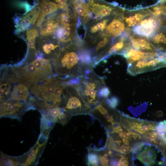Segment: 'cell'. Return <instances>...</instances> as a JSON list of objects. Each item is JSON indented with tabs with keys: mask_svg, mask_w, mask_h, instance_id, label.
<instances>
[{
	"mask_svg": "<svg viewBox=\"0 0 166 166\" xmlns=\"http://www.w3.org/2000/svg\"><path fill=\"white\" fill-rule=\"evenodd\" d=\"M60 106L71 118L78 115L89 114L93 107L86 103L74 86L66 85Z\"/></svg>",
	"mask_w": 166,
	"mask_h": 166,
	"instance_id": "obj_3",
	"label": "cell"
},
{
	"mask_svg": "<svg viewBox=\"0 0 166 166\" xmlns=\"http://www.w3.org/2000/svg\"><path fill=\"white\" fill-rule=\"evenodd\" d=\"M26 105L21 101L11 100L1 101L0 117L20 120L25 111Z\"/></svg>",
	"mask_w": 166,
	"mask_h": 166,
	"instance_id": "obj_8",
	"label": "cell"
},
{
	"mask_svg": "<svg viewBox=\"0 0 166 166\" xmlns=\"http://www.w3.org/2000/svg\"><path fill=\"white\" fill-rule=\"evenodd\" d=\"M125 133V132H123V131H121L118 133V136L121 138L122 139L123 138H124Z\"/></svg>",
	"mask_w": 166,
	"mask_h": 166,
	"instance_id": "obj_43",
	"label": "cell"
},
{
	"mask_svg": "<svg viewBox=\"0 0 166 166\" xmlns=\"http://www.w3.org/2000/svg\"><path fill=\"white\" fill-rule=\"evenodd\" d=\"M146 8L151 14L162 21L166 18V6L162 3L157 2Z\"/></svg>",
	"mask_w": 166,
	"mask_h": 166,
	"instance_id": "obj_25",
	"label": "cell"
},
{
	"mask_svg": "<svg viewBox=\"0 0 166 166\" xmlns=\"http://www.w3.org/2000/svg\"><path fill=\"white\" fill-rule=\"evenodd\" d=\"M0 166H17L20 164L18 159L0 153Z\"/></svg>",
	"mask_w": 166,
	"mask_h": 166,
	"instance_id": "obj_29",
	"label": "cell"
},
{
	"mask_svg": "<svg viewBox=\"0 0 166 166\" xmlns=\"http://www.w3.org/2000/svg\"><path fill=\"white\" fill-rule=\"evenodd\" d=\"M105 85L104 78L97 75L92 70L82 75L79 83L74 86L85 102L93 107L102 100L98 97L97 93Z\"/></svg>",
	"mask_w": 166,
	"mask_h": 166,
	"instance_id": "obj_2",
	"label": "cell"
},
{
	"mask_svg": "<svg viewBox=\"0 0 166 166\" xmlns=\"http://www.w3.org/2000/svg\"><path fill=\"white\" fill-rule=\"evenodd\" d=\"M125 24L122 16L114 19L106 28L107 36L114 37L120 36L124 31Z\"/></svg>",
	"mask_w": 166,
	"mask_h": 166,
	"instance_id": "obj_18",
	"label": "cell"
},
{
	"mask_svg": "<svg viewBox=\"0 0 166 166\" xmlns=\"http://www.w3.org/2000/svg\"><path fill=\"white\" fill-rule=\"evenodd\" d=\"M166 67V64L156 57L152 59L144 58L127 65V71L131 75L135 76L139 74Z\"/></svg>",
	"mask_w": 166,
	"mask_h": 166,
	"instance_id": "obj_7",
	"label": "cell"
},
{
	"mask_svg": "<svg viewBox=\"0 0 166 166\" xmlns=\"http://www.w3.org/2000/svg\"><path fill=\"white\" fill-rule=\"evenodd\" d=\"M122 142L126 145H128L129 144V141L128 139L123 138L122 139Z\"/></svg>",
	"mask_w": 166,
	"mask_h": 166,
	"instance_id": "obj_42",
	"label": "cell"
},
{
	"mask_svg": "<svg viewBox=\"0 0 166 166\" xmlns=\"http://www.w3.org/2000/svg\"><path fill=\"white\" fill-rule=\"evenodd\" d=\"M150 14L146 8L128 11L122 16L127 28H128L138 25L142 20Z\"/></svg>",
	"mask_w": 166,
	"mask_h": 166,
	"instance_id": "obj_11",
	"label": "cell"
},
{
	"mask_svg": "<svg viewBox=\"0 0 166 166\" xmlns=\"http://www.w3.org/2000/svg\"><path fill=\"white\" fill-rule=\"evenodd\" d=\"M44 147L37 143L30 151L20 158V164L28 166L35 163L41 155V150H43Z\"/></svg>",
	"mask_w": 166,
	"mask_h": 166,
	"instance_id": "obj_17",
	"label": "cell"
},
{
	"mask_svg": "<svg viewBox=\"0 0 166 166\" xmlns=\"http://www.w3.org/2000/svg\"><path fill=\"white\" fill-rule=\"evenodd\" d=\"M156 158L157 155L155 150L153 148L148 147L144 148L136 156V158L145 166L154 165Z\"/></svg>",
	"mask_w": 166,
	"mask_h": 166,
	"instance_id": "obj_19",
	"label": "cell"
},
{
	"mask_svg": "<svg viewBox=\"0 0 166 166\" xmlns=\"http://www.w3.org/2000/svg\"><path fill=\"white\" fill-rule=\"evenodd\" d=\"M132 135L131 133L129 132H125L124 138L128 139L131 140V139Z\"/></svg>",
	"mask_w": 166,
	"mask_h": 166,
	"instance_id": "obj_41",
	"label": "cell"
},
{
	"mask_svg": "<svg viewBox=\"0 0 166 166\" xmlns=\"http://www.w3.org/2000/svg\"><path fill=\"white\" fill-rule=\"evenodd\" d=\"M54 70L58 74L70 78L84 74L88 68L80 60L75 47L69 45L60 51L53 63Z\"/></svg>",
	"mask_w": 166,
	"mask_h": 166,
	"instance_id": "obj_1",
	"label": "cell"
},
{
	"mask_svg": "<svg viewBox=\"0 0 166 166\" xmlns=\"http://www.w3.org/2000/svg\"><path fill=\"white\" fill-rule=\"evenodd\" d=\"M132 148L129 146L120 145L117 148V152L121 154L126 155L132 151Z\"/></svg>",
	"mask_w": 166,
	"mask_h": 166,
	"instance_id": "obj_35",
	"label": "cell"
},
{
	"mask_svg": "<svg viewBox=\"0 0 166 166\" xmlns=\"http://www.w3.org/2000/svg\"><path fill=\"white\" fill-rule=\"evenodd\" d=\"M109 42L108 37L106 36L103 39L99 42L96 46L95 50L97 52L106 47Z\"/></svg>",
	"mask_w": 166,
	"mask_h": 166,
	"instance_id": "obj_34",
	"label": "cell"
},
{
	"mask_svg": "<svg viewBox=\"0 0 166 166\" xmlns=\"http://www.w3.org/2000/svg\"><path fill=\"white\" fill-rule=\"evenodd\" d=\"M158 134L156 132H149V139L151 141L153 142L157 137Z\"/></svg>",
	"mask_w": 166,
	"mask_h": 166,
	"instance_id": "obj_40",
	"label": "cell"
},
{
	"mask_svg": "<svg viewBox=\"0 0 166 166\" xmlns=\"http://www.w3.org/2000/svg\"><path fill=\"white\" fill-rule=\"evenodd\" d=\"M149 40L157 51H166V28L161 26Z\"/></svg>",
	"mask_w": 166,
	"mask_h": 166,
	"instance_id": "obj_20",
	"label": "cell"
},
{
	"mask_svg": "<svg viewBox=\"0 0 166 166\" xmlns=\"http://www.w3.org/2000/svg\"><path fill=\"white\" fill-rule=\"evenodd\" d=\"M75 11L78 16L83 17V22H86L89 20V15L90 12L88 4L85 0H72Z\"/></svg>",
	"mask_w": 166,
	"mask_h": 166,
	"instance_id": "obj_23",
	"label": "cell"
},
{
	"mask_svg": "<svg viewBox=\"0 0 166 166\" xmlns=\"http://www.w3.org/2000/svg\"><path fill=\"white\" fill-rule=\"evenodd\" d=\"M44 38L40 39L41 41L39 44L40 49L41 52L39 53H43L42 54V56L43 54L48 57H49L53 58V57L55 59L59 54L60 50V45L58 44H56L54 42L49 41L48 38L46 36L43 37Z\"/></svg>",
	"mask_w": 166,
	"mask_h": 166,
	"instance_id": "obj_13",
	"label": "cell"
},
{
	"mask_svg": "<svg viewBox=\"0 0 166 166\" xmlns=\"http://www.w3.org/2000/svg\"><path fill=\"white\" fill-rule=\"evenodd\" d=\"M108 21L107 19H105L93 26L90 29L91 32L92 33H95L100 30L101 31H103L106 27Z\"/></svg>",
	"mask_w": 166,
	"mask_h": 166,
	"instance_id": "obj_31",
	"label": "cell"
},
{
	"mask_svg": "<svg viewBox=\"0 0 166 166\" xmlns=\"http://www.w3.org/2000/svg\"><path fill=\"white\" fill-rule=\"evenodd\" d=\"M164 155V159L162 160V161L163 162V164L166 163V152L163 154Z\"/></svg>",
	"mask_w": 166,
	"mask_h": 166,
	"instance_id": "obj_45",
	"label": "cell"
},
{
	"mask_svg": "<svg viewBox=\"0 0 166 166\" xmlns=\"http://www.w3.org/2000/svg\"><path fill=\"white\" fill-rule=\"evenodd\" d=\"M97 153L100 162V165L108 166L109 164V158H106L104 156L101 154L97 150L95 149Z\"/></svg>",
	"mask_w": 166,
	"mask_h": 166,
	"instance_id": "obj_36",
	"label": "cell"
},
{
	"mask_svg": "<svg viewBox=\"0 0 166 166\" xmlns=\"http://www.w3.org/2000/svg\"><path fill=\"white\" fill-rule=\"evenodd\" d=\"M29 95L27 87L23 83H19L14 86L8 100L26 101Z\"/></svg>",
	"mask_w": 166,
	"mask_h": 166,
	"instance_id": "obj_21",
	"label": "cell"
},
{
	"mask_svg": "<svg viewBox=\"0 0 166 166\" xmlns=\"http://www.w3.org/2000/svg\"><path fill=\"white\" fill-rule=\"evenodd\" d=\"M156 57L161 61L166 64V51H158Z\"/></svg>",
	"mask_w": 166,
	"mask_h": 166,
	"instance_id": "obj_38",
	"label": "cell"
},
{
	"mask_svg": "<svg viewBox=\"0 0 166 166\" xmlns=\"http://www.w3.org/2000/svg\"><path fill=\"white\" fill-rule=\"evenodd\" d=\"M39 105L38 108L42 115L41 119L50 123H59L65 125L71 118L61 107L55 106L44 101Z\"/></svg>",
	"mask_w": 166,
	"mask_h": 166,
	"instance_id": "obj_4",
	"label": "cell"
},
{
	"mask_svg": "<svg viewBox=\"0 0 166 166\" xmlns=\"http://www.w3.org/2000/svg\"><path fill=\"white\" fill-rule=\"evenodd\" d=\"M88 4L91 12V18L97 20L101 19L111 14L122 13L124 9L119 6H115L111 3L101 0H89Z\"/></svg>",
	"mask_w": 166,
	"mask_h": 166,
	"instance_id": "obj_6",
	"label": "cell"
},
{
	"mask_svg": "<svg viewBox=\"0 0 166 166\" xmlns=\"http://www.w3.org/2000/svg\"><path fill=\"white\" fill-rule=\"evenodd\" d=\"M59 78H54L50 80L48 84L35 85L32 89V91L40 100L54 105V90Z\"/></svg>",
	"mask_w": 166,
	"mask_h": 166,
	"instance_id": "obj_9",
	"label": "cell"
},
{
	"mask_svg": "<svg viewBox=\"0 0 166 166\" xmlns=\"http://www.w3.org/2000/svg\"><path fill=\"white\" fill-rule=\"evenodd\" d=\"M21 71L23 79L28 82L34 83L46 78L31 62L25 66Z\"/></svg>",
	"mask_w": 166,
	"mask_h": 166,
	"instance_id": "obj_14",
	"label": "cell"
},
{
	"mask_svg": "<svg viewBox=\"0 0 166 166\" xmlns=\"http://www.w3.org/2000/svg\"><path fill=\"white\" fill-rule=\"evenodd\" d=\"M129 38L132 47L137 50L145 52L158 51L146 38L133 34L129 36Z\"/></svg>",
	"mask_w": 166,
	"mask_h": 166,
	"instance_id": "obj_12",
	"label": "cell"
},
{
	"mask_svg": "<svg viewBox=\"0 0 166 166\" xmlns=\"http://www.w3.org/2000/svg\"><path fill=\"white\" fill-rule=\"evenodd\" d=\"M87 157L88 165H100L98 154L95 149L88 148Z\"/></svg>",
	"mask_w": 166,
	"mask_h": 166,
	"instance_id": "obj_28",
	"label": "cell"
},
{
	"mask_svg": "<svg viewBox=\"0 0 166 166\" xmlns=\"http://www.w3.org/2000/svg\"><path fill=\"white\" fill-rule=\"evenodd\" d=\"M110 93L109 88L106 85L101 87L98 91L97 95L101 100L107 98Z\"/></svg>",
	"mask_w": 166,
	"mask_h": 166,
	"instance_id": "obj_33",
	"label": "cell"
},
{
	"mask_svg": "<svg viewBox=\"0 0 166 166\" xmlns=\"http://www.w3.org/2000/svg\"><path fill=\"white\" fill-rule=\"evenodd\" d=\"M144 146L142 142L137 143H135L132 148V152L134 153H136L140 151Z\"/></svg>",
	"mask_w": 166,
	"mask_h": 166,
	"instance_id": "obj_39",
	"label": "cell"
},
{
	"mask_svg": "<svg viewBox=\"0 0 166 166\" xmlns=\"http://www.w3.org/2000/svg\"><path fill=\"white\" fill-rule=\"evenodd\" d=\"M69 10H63L64 11L61 13L60 16H58L59 23L61 25L64 26L70 24L71 19L69 15Z\"/></svg>",
	"mask_w": 166,
	"mask_h": 166,
	"instance_id": "obj_30",
	"label": "cell"
},
{
	"mask_svg": "<svg viewBox=\"0 0 166 166\" xmlns=\"http://www.w3.org/2000/svg\"><path fill=\"white\" fill-rule=\"evenodd\" d=\"M57 4L60 8L63 10H69L68 1L69 0H53Z\"/></svg>",
	"mask_w": 166,
	"mask_h": 166,
	"instance_id": "obj_37",
	"label": "cell"
},
{
	"mask_svg": "<svg viewBox=\"0 0 166 166\" xmlns=\"http://www.w3.org/2000/svg\"><path fill=\"white\" fill-rule=\"evenodd\" d=\"M161 26L166 28V18L162 20Z\"/></svg>",
	"mask_w": 166,
	"mask_h": 166,
	"instance_id": "obj_44",
	"label": "cell"
},
{
	"mask_svg": "<svg viewBox=\"0 0 166 166\" xmlns=\"http://www.w3.org/2000/svg\"><path fill=\"white\" fill-rule=\"evenodd\" d=\"M38 4L40 6L41 9L36 23V26L40 27L46 16L56 11L60 7L56 3L49 0H41Z\"/></svg>",
	"mask_w": 166,
	"mask_h": 166,
	"instance_id": "obj_16",
	"label": "cell"
},
{
	"mask_svg": "<svg viewBox=\"0 0 166 166\" xmlns=\"http://www.w3.org/2000/svg\"><path fill=\"white\" fill-rule=\"evenodd\" d=\"M106 104L110 108L115 109L119 103V100L116 96H112L104 99Z\"/></svg>",
	"mask_w": 166,
	"mask_h": 166,
	"instance_id": "obj_32",
	"label": "cell"
},
{
	"mask_svg": "<svg viewBox=\"0 0 166 166\" xmlns=\"http://www.w3.org/2000/svg\"><path fill=\"white\" fill-rule=\"evenodd\" d=\"M40 9V6L38 4L31 11L21 18L18 23L17 24L16 32L19 33L34 25L37 21Z\"/></svg>",
	"mask_w": 166,
	"mask_h": 166,
	"instance_id": "obj_10",
	"label": "cell"
},
{
	"mask_svg": "<svg viewBox=\"0 0 166 166\" xmlns=\"http://www.w3.org/2000/svg\"><path fill=\"white\" fill-rule=\"evenodd\" d=\"M41 73L46 78L53 73L50 61L49 59L43 58L41 55L31 62Z\"/></svg>",
	"mask_w": 166,
	"mask_h": 166,
	"instance_id": "obj_22",
	"label": "cell"
},
{
	"mask_svg": "<svg viewBox=\"0 0 166 166\" xmlns=\"http://www.w3.org/2000/svg\"><path fill=\"white\" fill-rule=\"evenodd\" d=\"M162 20L150 14L132 28V33L137 35L150 38L161 27Z\"/></svg>",
	"mask_w": 166,
	"mask_h": 166,
	"instance_id": "obj_5",
	"label": "cell"
},
{
	"mask_svg": "<svg viewBox=\"0 0 166 166\" xmlns=\"http://www.w3.org/2000/svg\"><path fill=\"white\" fill-rule=\"evenodd\" d=\"M38 30L34 28L27 30L26 32V39L29 48L33 50H36L35 47V41L36 38L38 36Z\"/></svg>",
	"mask_w": 166,
	"mask_h": 166,
	"instance_id": "obj_27",
	"label": "cell"
},
{
	"mask_svg": "<svg viewBox=\"0 0 166 166\" xmlns=\"http://www.w3.org/2000/svg\"><path fill=\"white\" fill-rule=\"evenodd\" d=\"M147 53L148 52L137 50L132 48L123 56L126 59L127 65H128L144 58L147 55Z\"/></svg>",
	"mask_w": 166,
	"mask_h": 166,
	"instance_id": "obj_24",
	"label": "cell"
},
{
	"mask_svg": "<svg viewBox=\"0 0 166 166\" xmlns=\"http://www.w3.org/2000/svg\"><path fill=\"white\" fill-rule=\"evenodd\" d=\"M56 15L54 14L44 19L40 26L39 32L43 37H46L54 34L59 26L58 18H56Z\"/></svg>",
	"mask_w": 166,
	"mask_h": 166,
	"instance_id": "obj_15",
	"label": "cell"
},
{
	"mask_svg": "<svg viewBox=\"0 0 166 166\" xmlns=\"http://www.w3.org/2000/svg\"><path fill=\"white\" fill-rule=\"evenodd\" d=\"M80 60L82 64L88 68H92V60L90 51L86 49H82L78 51Z\"/></svg>",
	"mask_w": 166,
	"mask_h": 166,
	"instance_id": "obj_26",
	"label": "cell"
}]
</instances>
